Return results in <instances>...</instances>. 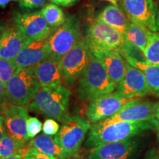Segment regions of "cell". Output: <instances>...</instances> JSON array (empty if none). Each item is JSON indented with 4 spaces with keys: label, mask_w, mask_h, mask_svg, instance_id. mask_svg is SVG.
I'll return each mask as SVG.
<instances>
[{
    "label": "cell",
    "mask_w": 159,
    "mask_h": 159,
    "mask_svg": "<svg viewBox=\"0 0 159 159\" xmlns=\"http://www.w3.org/2000/svg\"><path fill=\"white\" fill-rule=\"evenodd\" d=\"M159 128L156 119L144 122H107L102 120L91 125L84 142L85 148L93 150L100 145L133 139L144 131Z\"/></svg>",
    "instance_id": "obj_1"
},
{
    "label": "cell",
    "mask_w": 159,
    "mask_h": 159,
    "mask_svg": "<svg viewBox=\"0 0 159 159\" xmlns=\"http://www.w3.org/2000/svg\"><path fill=\"white\" fill-rule=\"evenodd\" d=\"M70 96L71 91L62 85L53 88H41L29 104V109L63 123L69 116Z\"/></svg>",
    "instance_id": "obj_2"
},
{
    "label": "cell",
    "mask_w": 159,
    "mask_h": 159,
    "mask_svg": "<svg viewBox=\"0 0 159 159\" xmlns=\"http://www.w3.org/2000/svg\"><path fill=\"white\" fill-rule=\"evenodd\" d=\"M116 88V85L110 78L102 63L91 54L90 61L79 80V97L92 100L114 92Z\"/></svg>",
    "instance_id": "obj_3"
},
{
    "label": "cell",
    "mask_w": 159,
    "mask_h": 159,
    "mask_svg": "<svg viewBox=\"0 0 159 159\" xmlns=\"http://www.w3.org/2000/svg\"><path fill=\"white\" fill-rule=\"evenodd\" d=\"M41 88L33 66L18 68L6 85L7 102L26 106L30 103Z\"/></svg>",
    "instance_id": "obj_4"
},
{
    "label": "cell",
    "mask_w": 159,
    "mask_h": 159,
    "mask_svg": "<svg viewBox=\"0 0 159 159\" xmlns=\"http://www.w3.org/2000/svg\"><path fill=\"white\" fill-rule=\"evenodd\" d=\"M91 124L78 116H69L62 123L58 133L54 136L55 142L67 158L74 157L85 142Z\"/></svg>",
    "instance_id": "obj_5"
},
{
    "label": "cell",
    "mask_w": 159,
    "mask_h": 159,
    "mask_svg": "<svg viewBox=\"0 0 159 159\" xmlns=\"http://www.w3.org/2000/svg\"><path fill=\"white\" fill-rule=\"evenodd\" d=\"M91 52L85 40H80L59 61L63 80L72 86L80 80L90 61Z\"/></svg>",
    "instance_id": "obj_6"
},
{
    "label": "cell",
    "mask_w": 159,
    "mask_h": 159,
    "mask_svg": "<svg viewBox=\"0 0 159 159\" xmlns=\"http://www.w3.org/2000/svg\"><path fill=\"white\" fill-rule=\"evenodd\" d=\"M125 41L122 33L97 19L90 24L87 30L85 41L91 52L119 50Z\"/></svg>",
    "instance_id": "obj_7"
},
{
    "label": "cell",
    "mask_w": 159,
    "mask_h": 159,
    "mask_svg": "<svg viewBox=\"0 0 159 159\" xmlns=\"http://www.w3.org/2000/svg\"><path fill=\"white\" fill-rule=\"evenodd\" d=\"M80 23L77 17L68 18L66 22L52 36H49L50 56L54 61L59 62L80 41Z\"/></svg>",
    "instance_id": "obj_8"
},
{
    "label": "cell",
    "mask_w": 159,
    "mask_h": 159,
    "mask_svg": "<svg viewBox=\"0 0 159 159\" xmlns=\"http://www.w3.org/2000/svg\"><path fill=\"white\" fill-rule=\"evenodd\" d=\"M134 99L128 98L116 91L102 95L90 101L87 109V118L92 124L113 116Z\"/></svg>",
    "instance_id": "obj_9"
},
{
    "label": "cell",
    "mask_w": 159,
    "mask_h": 159,
    "mask_svg": "<svg viewBox=\"0 0 159 159\" xmlns=\"http://www.w3.org/2000/svg\"><path fill=\"white\" fill-rule=\"evenodd\" d=\"M4 125L6 133L19 142L26 143L29 140L27 136L28 109L25 105H16L9 102L2 104Z\"/></svg>",
    "instance_id": "obj_10"
},
{
    "label": "cell",
    "mask_w": 159,
    "mask_h": 159,
    "mask_svg": "<svg viewBox=\"0 0 159 159\" xmlns=\"http://www.w3.org/2000/svg\"><path fill=\"white\" fill-rule=\"evenodd\" d=\"M158 111L159 102H151L134 99L117 114L104 120L107 122H144L156 119Z\"/></svg>",
    "instance_id": "obj_11"
},
{
    "label": "cell",
    "mask_w": 159,
    "mask_h": 159,
    "mask_svg": "<svg viewBox=\"0 0 159 159\" xmlns=\"http://www.w3.org/2000/svg\"><path fill=\"white\" fill-rule=\"evenodd\" d=\"M123 11L130 21L144 25L152 32H156L157 6L153 0H120Z\"/></svg>",
    "instance_id": "obj_12"
},
{
    "label": "cell",
    "mask_w": 159,
    "mask_h": 159,
    "mask_svg": "<svg viewBox=\"0 0 159 159\" xmlns=\"http://www.w3.org/2000/svg\"><path fill=\"white\" fill-rule=\"evenodd\" d=\"M13 18L17 27L30 42L49 37L51 27L40 11L27 13L16 12Z\"/></svg>",
    "instance_id": "obj_13"
},
{
    "label": "cell",
    "mask_w": 159,
    "mask_h": 159,
    "mask_svg": "<svg viewBox=\"0 0 159 159\" xmlns=\"http://www.w3.org/2000/svg\"><path fill=\"white\" fill-rule=\"evenodd\" d=\"M116 91L130 99H139L152 93L142 71L127 62L125 77L116 85Z\"/></svg>",
    "instance_id": "obj_14"
},
{
    "label": "cell",
    "mask_w": 159,
    "mask_h": 159,
    "mask_svg": "<svg viewBox=\"0 0 159 159\" xmlns=\"http://www.w3.org/2000/svg\"><path fill=\"white\" fill-rule=\"evenodd\" d=\"M138 148L133 139L108 143L91 150L88 159H135Z\"/></svg>",
    "instance_id": "obj_15"
},
{
    "label": "cell",
    "mask_w": 159,
    "mask_h": 159,
    "mask_svg": "<svg viewBox=\"0 0 159 159\" xmlns=\"http://www.w3.org/2000/svg\"><path fill=\"white\" fill-rule=\"evenodd\" d=\"M49 38L43 40L32 41L21 49L16 57L18 68L35 66L49 58L50 56Z\"/></svg>",
    "instance_id": "obj_16"
},
{
    "label": "cell",
    "mask_w": 159,
    "mask_h": 159,
    "mask_svg": "<svg viewBox=\"0 0 159 159\" xmlns=\"http://www.w3.org/2000/svg\"><path fill=\"white\" fill-rule=\"evenodd\" d=\"M30 43L17 26L5 29L0 43V58L15 60L21 49Z\"/></svg>",
    "instance_id": "obj_17"
},
{
    "label": "cell",
    "mask_w": 159,
    "mask_h": 159,
    "mask_svg": "<svg viewBox=\"0 0 159 159\" xmlns=\"http://www.w3.org/2000/svg\"><path fill=\"white\" fill-rule=\"evenodd\" d=\"M91 53L102 63L110 78L118 85L124 78L126 71V61L119 50H101Z\"/></svg>",
    "instance_id": "obj_18"
},
{
    "label": "cell",
    "mask_w": 159,
    "mask_h": 159,
    "mask_svg": "<svg viewBox=\"0 0 159 159\" xmlns=\"http://www.w3.org/2000/svg\"><path fill=\"white\" fill-rule=\"evenodd\" d=\"M33 69L41 88H53L61 85L63 77L59 62L47 58Z\"/></svg>",
    "instance_id": "obj_19"
},
{
    "label": "cell",
    "mask_w": 159,
    "mask_h": 159,
    "mask_svg": "<svg viewBox=\"0 0 159 159\" xmlns=\"http://www.w3.org/2000/svg\"><path fill=\"white\" fill-rule=\"evenodd\" d=\"M97 19L116 29L123 35H125L130 22L125 11L117 5L105 7Z\"/></svg>",
    "instance_id": "obj_20"
},
{
    "label": "cell",
    "mask_w": 159,
    "mask_h": 159,
    "mask_svg": "<svg viewBox=\"0 0 159 159\" xmlns=\"http://www.w3.org/2000/svg\"><path fill=\"white\" fill-rule=\"evenodd\" d=\"M122 56L127 63L139 69L144 74L147 83L152 91V93L159 96V66L156 65L148 64L146 62H141L127 55Z\"/></svg>",
    "instance_id": "obj_21"
},
{
    "label": "cell",
    "mask_w": 159,
    "mask_h": 159,
    "mask_svg": "<svg viewBox=\"0 0 159 159\" xmlns=\"http://www.w3.org/2000/svg\"><path fill=\"white\" fill-rule=\"evenodd\" d=\"M29 147L57 159H66L63 151L55 142L54 136H47L44 134L39 135L30 141Z\"/></svg>",
    "instance_id": "obj_22"
},
{
    "label": "cell",
    "mask_w": 159,
    "mask_h": 159,
    "mask_svg": "<svg viewBox=\"0 0 159 159\" xmlns=\"http://www.w3.org/2000/svg\"><path fill=\"white\" fill-rule=\"evenodd\" d=\"M150 32L144 25L130 21L124 35L125 39L144 52Z\"/></svg>",
    "instance_id": "obj_23"
},
{
    "label": "cell",
    "mask_w": 159,
    "mask_h": 159,
    "mask_svg": "<svg viewBox=\"0 0 159 159\" xmlns=\"http://www.w3.org/2000/svg\"><path fill=\"white\" fill-rule=\"evenodd\" d=\"M40 12L51 27H60L66 21L63 10L54 4H48Z\"/></svg>",
    "instance_id": "obj_24"
},
{
    "label": "cell",
    "mask_w": 159,
    "mask_h": 159,
    "mask_svg": "<svg viewBox=\"0 0 159 159\" xmlns=\"http://www.w3.org/2000/svg\"><path fill=\"white\" fill-rule=\"evenodd\" d=\"M144 54L147 63L159 66V32H150Z\"/></svg>",
    "instance_id": "obj_25"
},
{
    "label": "cell",
    "mask_w": 159,
    "mask_h": 159,
    "mask_svg": "<svg viewBox=\"0 0 159 159\" xmlns=\"http://www.w3.org/2000/svg\"><path fill=\"white\" fill-rule=\"evenodd\" d=\"M25 144L19 142L6 133L0 141V157H9L25 150Z\"/></svg>",
    "instance_id": "obj_26"
},
{
    "label": "cell",
    "mask_w": 159,
    "mask_h": 159,
    "mask_svg": "<svg viewBox=\"0 0 159 159\" xmlns=\"http://www.w3.org/2000/svg\"><path fill=\"white\" fill-rule=\"evenodd\" d=\"M18 69L15 60L10 61L0 58V80L5 85L11 80Z\"/></svg>",
    "instance_id": "obj_27"
},
{
    "label": "cell",
    "mask_w": 159,
    "mask_h": 159,
    "mask_svg": "<svg viewBox=\"0 0 159 159\" xmlns=\"http://www.w3.org/2000/svg\"><path fill=\"white\" fill-rule=\"evenodd\" d=\"M119 52L121 55H127L141 62H146L144 52L126 40L119 49Z\"/></svg>",
    "instance_id": "obj_28"
},
{
    "label": "cell",
    "mask_w": 159,
    "mask_h": 159,
    "mask_svg": "<svg viewBox=\"0 0 159 159\" xmlns=\"http://www.w3.org/2000/svg\"><path fill=\"white\" fill-rule=\"evenodd\" d=\"M42 124L41 121L36 117H29L27 119V136L29 139H33L36 137L42 130Z\"/></svg>",
    "instance_id": "obj_29"
},
{
    "label": "cell",
    "mask_w": 159,
    "mask_h": 159,
    "mask_svg": "<svg viewBox=\"0 0 159 159\" xmlns=\"http://www.w3.org/2000/svg\"><path fill=\"white\" fill-rule=\"evenodd\" d=\"M60 130V125L53 119H47L43 122L42 126L43 133L47 136H55Z\"/></svg>",
    "instance_id": "obj_30"
},
{
    "label": "cell",
    "mask_w": 159,
    "mask_h": 159,
    "mask_svg": "<svg viewBox=\"0 0 159 159\" xmlns=\"http://www.w3.org/2000/svg\"><path fill=\"white\" fill-rule=\"evenodd\" d=\"M24 159H57L55 157L48 156V155L39 152V150L35 148H27L26 151L25 156H24Z\"/></svg>",
    "instance_id": "obj_31"
},
{
    "label": "cell",
    "mask_w": 159,
    "mask_h": 159,
    "mask_svg": "<svg viewBox=\"0 0 159 159\" xmlns=\"http://www.w3.org/2000/svg\"><path fill=\"white\" fill-rule=\"evenodd\" d=\"M20 7L26 9H35L43 7L47 0H19Z\"/></svg>",
    "instance_id": "obj_32"
},
{
    "label": "cell",
    "mask_w": 159,
    "mask_h": 159,
    "mask_svg": "<svg viewBox=\"0 0 159 159\" xmlns=\"http://www.w3.org/2000/svg\"><path fill=\"white\" fill-rule=\"evenodd\" d=\"M0 101L1 102H7V98H6V85L2 82L0 80Z\"/></svg>",
    "instance_id": "obj_33"
},
{
    "label": "cell",
    "mask_w": 159,
    "mask_h": 159,
    "mask_svg": "<svg viewBox=\"0 0 159 159\" xmlns=\"http://www.w3.org/2000/svg\"><path fill=\"white\" fill-rule=\"evenodd\" d=\"M50 1L57 5L67 7V6L74 5L75 3L77 2V0H50Z\"/></svg>",
    "instance_id": "obj_34"
},
{
    "label": "cell",
    "mask_w": 159,
    "mask_h": 159,
    "mask_svg": "<svg viewBox=\"0 0 159 159\" xmlns=\"http://www.w3.org/2000/svg\"><path fill=\"white\" fill-rule=\"evenodd\" d=\"M144 159H159V149L155 148L150 150L147 153Z\"/></svg>",
    "instance_id": "obj_35"
},
{
    "label": "cell",
    "mask_w": 159,
    "mask_h": 159,
    "mask_svg": "<svg viewBox=\"0 0 159 159\" xmlns=\"http://www.w3.org/2000/svg\"><path fill=\"white\" fill-rule=\"evenodd\" d=\"M27 148H26L25 150L22 152H19V153L16 154L14 156H9V157H0V159H24V156H25L26 151H27Z\"/></svg>",
    "instance_id": "obj_36"
},
{
    "label": "cell",
    "mask_w": 159,
    "mask_h": 159,
    "mask_svg": "<svg viewBox=\"0 0 159 159\" xmlns=\"http://www.w3.org/2000/svg\"><path fill=\"white\" fill-rule=\"evenodd\" d=\"M6 134V130L4 125V118L2 116H0V141L3 138Z\"/></svg>",
    "instance_id": "obj_37"
},
{
    "label": "cell",
    "mask_w": 159,
    "mask_h": 159,
    "mask_svg": "<svg viewBox=\"0 0 159 159\" xmlns=\"http://www.w3.org/2000/svg\"><path fill=\"white\" fill-rule=\"evenodd\" d=\"M15 1H19V0H0V6H1L2 8H5L6 6L11 2H15Z\"/></svg>",
    "instance_id": "obj_38"
},
{
    "label": "cell",
    "mask_w": 159,
    "mask_h": 159,
    "mask_svg": "<svg viewBox=\"0 0 159 159\" xmlns=\"http://www.w3.org/2000/svg\"><path fill=\"white\" fill-rule=\"evenodd\" d=\"M156 32H159V7L157 9L156 17Z\"/></svg>",
    "instance_id": "obj_39"
},
{
    "label": "cell",
    "mask_w": 159,
    "mask_h": 159,
    "mask_svg": "<svg viewBox=\"0 0 159 159\" xmlns=\"http://www.w3.org/2000/svg\"><path fill=\"white\" fill-rule=\"evenodd\" d=\"M4 30H5V27H2V26L0 25V43H1L2 36V33H3Z\"/></svg>",
    "instance_id": "obj_40"
},
{
    "label": "cell",
    "mask_w": 159,
    "mask_h": 159,
    "mask_svg": "<svg viewBox=\"0 0 159 159\" xmlns=\"http://www.w3.org/2000/svg\"><path fill=\"white\" fill-rule=\"evenodd\" d=\"M105 1H108L111 4H113V5H116L117 1H118V0H105Z\"/></svg>",
    "instance_id": "obj_41"
},
{
    "label": "cell",
    "mask_w": 159,
    "mask_h": 159,
    "mask_svg": "<svg viewBox=\"0 0 159 159\" xmlns=\"http://www.w3.org/2000/svg\"><path fill=\"white\" fill-rule=\"evenodd\" d=\"M2 103L0 101V116H2Z\"/></svg>",
    "instance_id": "obj_42"
},
{
    "label": "cell",
    "mask_w": 159,
    "mask_h": 159,
    "mask_svg": "<svg viewBox=\"0 0 159 159\" xmlns=\"http://www.w3.org/2000/svg\"><path fill=\"white\" fill-rule=\"evenodd\" d=\"M156 119L157 121H158V125H159V111L158 112V114H156Z\"/></svg>",
    "instance_id": "obj_43"
},
{
    "label": "cell",
    "mask_w": 159,
    "mask_h": 159,
    "mask_svg": "<svg viewBox=\"0 0 159 159\" xmlns=\"http://www.w3.org/2000/svg\"><path fill=\"white\" fill-rule=\"evenodd\" d=\"M158 141H159V130H158Z\"/></svg>",
    "instance_id": "obj_44"
},
{
    "label": "cell",
    "mask_w": 159,
    "mask_h": 159,
    "mask_svg": "<svg viewBox=\"0 0 159 159\" xmlns=\"http://www.w3.org/2000/svg\"><path fill=\"white\" fill-rule=\"evenodd\" d=\"M153 1H155V2H158V1H159V0H153Z\"/></svg>",
    "instance_id": "obj_45"
},
{
    "label": "cell",
    "mask_w": 159,
    "mask_h": 159,
    "mask_svg": "<svg viewBox=\"0 0 159 159\" xmlns=\"http://www.w3.org/2000/svg\"><path fill=\"white\" fill-rule=\"evenodd\" d=\"M77 159H79V158H77Z\"/></svg>",
    "instance_id": "obj_46"
}]
</instances>
